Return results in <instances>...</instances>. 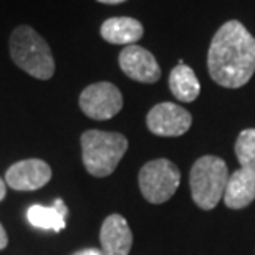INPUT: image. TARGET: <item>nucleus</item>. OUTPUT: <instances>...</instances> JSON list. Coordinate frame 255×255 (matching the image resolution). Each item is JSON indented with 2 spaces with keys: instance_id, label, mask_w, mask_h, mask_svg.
<instances>
[{
  "instance_id": "nucleus-1",
  "label": "nucleus",
  "mask_w": 255,
  "mask_h": 255,
  "mask_svg": "<svg viewBox=\"0 0 255 255\" xmlns=\"http://www.w3.org/2000/svg\"><path fill=\"white\" fill-rule=\"evenodd\" d=\"M211 78L224 88H241L255 73V38L239 20H229L214 35L207 53Z\"/></svg>"
},
{
  "instance_id": "nucleus-2",
  "label": "nucleus",
  "mask_w": 255,
  "mask_h": 255,
  "mask_svg": "<svg viewBox=\"0 0 255 255\" xmlns=\"http://www.w3.org/2000/svg\"><path fill=\"white\" fill-rule=\"evenodd\" d=\"M10 57L18 68L37 80H50L55 60L47 40L28 25H20L10 35Z\"/></svg>"
},
{
  "instance_id": "nucleus-3",
  "label": "nucleus",
  "mask_w": 255,
  "mask_h": 255,
  "mask_svg": "<svg viewBox=\"0 0 255 255\" xmlns=\"http://www.w3.org/2000/svg\"><path fill=\"white\" fill-rule=\"evenodd\" d=\"M128 149V139L120 132L90 129L81 134V154L91 176H110Z\"/></svg>"
},
{
  "instance_id": "nucleus-4",
  "label": "nucleus",
  "mask_w": 255,
  "mask_h": 255,
  "mask_svg": "<svg viewBox=\"0 0 255 255\" xmlns=\"http://www.w3.org/2000/svg\"><path fill=\"white\" fill-rule=\"evenodd\" d=\"M229 169L226 161L217 156H202L194 162L191 169V194L197 207L211 211L224 199Z\"/></svg>"
},
{
  "instance_id": "nucleus-5",
  "label": "nucleus",
  "mask_w": 255,
  "mask_h": 255,
  "mask_svg": "<svg viewBox=\"0 0 255 255\" xmlns=\"http://www.w3.org/2000/svg\"><path fill=\"white\" fill-rule=\"evenodd\" d=\"M181 184V172L169 159L146 162L139 171V189L147 202L162 204L174 196Z\"/></svg>"
},
{
  "instance_id": "nucleus-6",
  "label": "nucleus",
  "mask_w": 255,
  "mask_h": 255,
  "mask_svg": "<svg viewBox=\"0 0 255 255\" xmlns=\"http://www.w3.org/2000/svg\"><path fill=\"white\" fill-rule=\"evenodd\" d=\"M80 108L91 120L105 121L116 116L123 108V95L110 81L93 83L81 91Z\"/></svg>"
},
{
  "instance_id": "nucleus-7",
  "label": "nucleus",
  "mask_w": 255,
  "mask_h": 255,
  "mask_svg": "<svg viewBox=\"0 0 255 255\" xmlns=\"http://www.w3.org/2000/svg\"><path fill=\"white\" fill-rule=\"evenodd\" d=\"M146 125L152 134L176 137L189 131L192 125V116L182 106L166 101V103L152 106L146 116Z\"/></svg>"
},
{
  "instance_id": "nucleus-8",
  "label": "nucleus",
  "mask_w": 255,
  "mask_h": 255,
  "mask_svg": "<svg viewBox=\"0 0 255 255\" xmlns=\"http://www.w3.org/2000/svg\"><path fill=\"white\" fill-rule=\"evenodd\" d=\"M118 62L123 73L139 83H156L161 78V66L154 55L136 43L121 50Z\"/></svg>"
},
{
  "instance_id": "nucleus-9",
  "label": "nucleus",
  "mask_w": 255,
  "mask_h": 255,
  "mask_svg": "<svg viewBox=\"0 0 255 255\" xmlns=\"http://www.w3.org/2000/svg\"><path fill=\"white\" fill-rule=\"evenodd\" d=\"M52 179V169L42 159H25L15 162L5 174V182L15 191H35Z\"/></svg>"
},
{
  "instance_id": "nucleus-10",
  "label": "nucleus",
  "mask_w": 255,
  "mask_h": 255,
  "mask_svg": "<svg viewBox=\"0 0 255 255\" xmlns=\"http://www.w3.org/2000/svg\"><path fill=\"white\" fill-rule=\"evenodd\" d=\"M101 251L105 255H128L132 246V234L126 219L113 214L105 219L100 232Z\"/></svg>"
},
{
  "instance_id": "nucleus-11",
  "label": "nucleus",
  "mask_w": 255,
  "mask_h": 255,
  "mask_svg": "<svg viewBox=\"0 0 255 255\" xmlns=\"http://www.w3.org/2000/svg\"><path fill=\"white\" fill-rule=\"evenodd\" d=\"M255 199V171L241 167L229 176L224 202L229 209H244Z\"/></svg>"
},
{
  "instance_id": "nucleus-12",
  "label": "nucleus",
  "mask_w": 255,
  "mask_h": 255,
  "mask_svg": "<svg viewBox=\"0 0 255 255\" xmlns=\"http://www.w3.org/2000/svg\"><path fill=\"white\" fill-rule=\"evenodd\" d=\"M103 40L113 45H134L142 37L144 28L139 20L132 17H111L100 28Z\"/></svg>"
},
{
  "instance_id": "nucleus-13",
  "label": "nucleus",
  "mask_w": 255,
  "mask_h": 255,
  "mask_svg": "<svg viewBox=\"0 0 255 255\" xmlns=\"http://www.w3.org/2000/svg\"><path fill=\"white\" fill-rule=\"evenodd\" d=\"M66 214H68V207L65 206L62 199H57L50 207L35 204L27 211V219L37 229L60 232L66 226Z\"/></svg>"
},
{
  "instance_id": "nucleus-14",
  "label": "nucleus",
  "mask_w": 255,
  "mask_h": 255,
  "mask_svg": "<svg viewBox=\"0 0 255 255\" xmlns=\"http://www.w3.org/2000/svg\"><path fill=\"white\" fill-rule=\"evenodd\" d=\"M169 90L182 103H191L201 93V83L191 66L179 63L171 70Z\"/></svg>"
},
{
  "instance_id": "nucleus-15",
  "label": "nucleus",
  "mask_w": 255,
  "mask_h": 255,
  "mask_svg": "<svg viewBox=\"0 0 255 255\" xmlns=\"http://www.w3.org/2000/svg\"><path fill=\"white\" fill-rule=\"evenodd\" d=\"M236 156L241 162V167L255 171V128L244 129L237 136Z\"/></svg>"
},
{
  "instance_id": "nucleus-16",
  "label": "nucleus",
  "mask_w": 255,
  "mask_h": 255,
  "mask_svg": "<svg viewBox=\"0 0 255 255\" xmlns=\"http://www.w3.org/2000/svg\"><path fill=\"white\" fill-rule=\"evenodd\" d=\"M73 255H105L103 251H100V249H83V251L76 252Z\"/></svg>"
},
{
  "instance_id": "nucleus-17",
  "label": "nucleus",
  "mask_w": 255,
  "mask_h": 255,
  "mask_svg": "<svg viewBox=\"0 0 255 255\" xmlns=\"http://www.w3.org/2000/svg\"><path fill=\"white\" fill-rule=\"evenodd\" d=\"M7 244H8L7 232H5V229L2 227V224H0V251H2V249L7 247Z\"/></svg>"
},
{
  "instance_id": "nucleus-18",
  "label": "nucleus",
  "mask_w": 255,
  "mask_h": 255,
  "mask_svg": "<svg viewBox=\"0 0 255 255\" xmlns=\"http://www.w3.org/2000/svg\"><path fill=\"white\" fill-rule=\"evenodd\" d=\"M5 192H7V189H5V181L0 177V201L5 197Z\"/></svg>"
},
{
  "instance_id": "nucleus-19",
  "label": "nucleus",
  "mask_w": 255,
  "mask_h": 255,
  "mask_svg": "<svg viewBox=\"0 0 255 255\" xmlns=\"http://www.w3.org/2000/svg\"><path fill=\"white\" fill-rule=\"evenodd\" d=\"M100 3H108V5H118V3H123L126 0H98Z\"/></svg>"
}]
</instances>
